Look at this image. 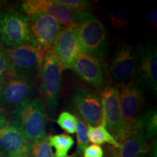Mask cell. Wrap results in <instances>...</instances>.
Segmentation results:
<instances>
[{
  "mask_svg": "<svg viewBox=\"0 0 157 157\" xmlns=\"http://www.w3.org/2000/svg\"><path fill=\"white\" fill-rule=\"evenodd\" d=\"M75 29L81 52L103 59L108 46L105 25L88 11L80 15Z\"/></svg>",
  "mask_w": 157,
  "mask_h": 157,
  "instance_id": "obj_1",
  "label": "cell"
},
{
  "mask_svg": "<svg viewBox=\"0 0 157 157\" xmlns=\"http://www.w3.org/2000/svg\"><path fill=\"white\" fill-rule=\"evenodd\" d=\"M62 66L52 52L45 56L39 76L40 78V93L45 111L50 117L56 114L58 99L61 90Z\"/></svg>",
  "mask_w": 157,
  "mask_h": 157,
  "instance_id": "obj_2",
  "label": "cell"
},
{
  "mask_svg": "<svg viewBox=\"0 0 157 157\" xmlns=\"http://www.w3.org/2000/svg\"><path fill=\"white\" fill-rule=\"evenodd\" d=\"M11 114L27 140L31 143L46 135V111L42 100L33 98L19 105Z\"/></svg>",
  "mask_w": 157,
  "mask_h": 157,
  "instance_id": "obj_3",
  "label": "cell"
},
{
  "mask_svg": "<svg viewBox=\"0 0 157 157\" xmlns=\"http://www.w3.org/2000/svg\"><path fill=\"white\" fill-rule=\"evenodd\" d=\"M67 109L87 125L105 127L101 97L90 88L76 87L68 98Z\"/></svg>",
  "mask_w": 157,
  "mask_h": 157,
  "instance_id": "obj_4",
  "label": "cell"
},
{
  "mask_svg": "<svg viewBox=\"0 0 157 157\" xmlns=\"http://www.w3.org/2000/svg\"><path fill=\"white\" fill-rule=\"evenodd\" d=\"M34 77L13 72L3 78L0 92V109L12 113L19 105L33 99L36 84Z\"/></svg>",
  "mask_w": 157,
  "mask_h": 157,
  "instance_id": "obj_5",
  "label": "cell"
},
{
  "mask_svg": "<svg viewBox=\"0 0 157 157\" xmlns=\"http://www.w3.org/2000/svg\"><path fill=\"white\" fill-rule=\"evenodd\" d=\"M0 42L6 48L34 44L29 17L15 10H5L0 14Z\"/></svg>",
  "mask_w": 157,
  "mask_h": 157,
  "instance_id": "obj_6",
  "label": "cell"
},
{
  "mask_svg": "<svg viewBox=\"0 0 157 157\" xmlns=\"http://www.w3.org/2000/svg\"><path fill=\"white\" fill-rule=\"evenodd\" d=\"M144 92L133 80L119 86V101L125 138L129 133L136 129L137 124L145 112L143 111Z\"/></svg>",
  "mask_w": 157,
  "mask_h": 157,
  "instance_id": "obj_7",
  "label": "cell"
},
{
  "mask_svg": "<svg viewBox=\"0 0 157 157\" xmlns=\"http://www.w3.org/2000/svg\"><path fill=\"white\" fill-rule=\"evenodd\" d=\"M6 50L13 72L34 78L39 76L43 60L48 53L34 43L6 48Z\"/></svg>",
  "mask_w": 157,
  "mask_h": 157,
  "instance_id": "obj_8",
  "label": "cell"
},
{
  "mask_svg": "<svg viewBox=\"0 0 157 157\" xmlns=\"http://www.w3.org/2000/svg\"><path fill=\"white\" fill-rule=\"evenodd\" d=\"M140 47L124 44L116 50L110 63L109 76L111 82L119 86L134 79L140 58Z\"/></svg>",
  "mask_w": 157,
  "mask_h": 157,
  "instance_id": "obj_9",
  "label": "cell"
},
{
  "mask_svg": "<svg viewBox=\"0 0 157 157\" xmlns=\"http://www.w3.org/2000/svg\"><path fill=\"white\" fill-rule=\"evenodd\" d=\"M101 99L107 130L120 144L124 140V123L121 117L119 87L111 82L105 84L102 89Z\"/></svg>",
  "mask_w": 157,
  "mask_h": 157,
  "instance_id": "obj_10",
  "label": "cell"
},
{
  "mask_svg": "<svg viewBox=\"0 0 157 157\" xmlns=\"http://www.w3.org/2000/svg\"><path fill=\"white\" fill-rule=\"evenodd\" d=\"M21 8L27 17L45 14L54 18L63 28H76L80 15L56 0H25Z\"/></svg>",
  "mask_w": 157,
  "mask_h": 157,
  "instance_id": "obj_11",
  "label": "cell"
},
{
  "mask_svg": "<svg viewBox=\"0 0 157 157\" xmlns=\"http://www.w3.org/2000/svg\"><path fill=\"white\" fill-rule=\"evenodd\" d=\"M140 58L134 81L144 90H149L154 96L157 93V52L154 45L140 46Z\"/></svg>",
  "mask_w": 157,
  "mask_h": 157,
  "instance_id": "obj_12",
  "label": "cell"
},
{
  "mask_svg": "<svg viewBox=\"0 0 157 157\" xmlns=\"http://www.w3.org/2000/svg\"><path fill=\"white\" fill-rule=\"evenodd\" d=\"M28 17L34 44L46 52H50L63 27L48 15L37 14Z\"/></svg>",
  "mask_w": 157,
  "mask_h": 157,
  "instance_id": "obj_13",
  "label": "cell"
},
{
  "mask_svg": "<svg viewBox=\"0 0 157 157\" xmlns=\"http://www.w3.org/2000/svg\"><path fill=\"white\" fill-rule=\"evenodd\" d=\"M30 143L15 121L0 128V157L29 155Z\"/></svg>",
  "mask_w": 157,
  "mask_h": 157,
  "instance_id": "obj_14",
  "label": "cell"
},
{
  "mask_svg": "<svg viewBox=\"0 0 157 157\" xmlns=\"http://www.w3.org/2000/svg\"><path fill=\"white\" fill-rule=\"evenodd\" d=\"M50 52L63 69H71L76 58L81 52L75 28H63Z\"/></svg>",
  "mask_w": 157,
  "mask_h": 157,
  "instance_id": "obj_15",
  "label": "cell"
},
{
  "mask_svg": "<svg viewBox=\"0 0 157 157\" xmlns=\"http://www.w3.org/2000/svg\"><path fill=\"white\" fill-rule=\"evenodd\" d=\"M71 69L86 83L100 87L105 76L103 59L81 52L76 57Z\"/></svg>",
  "mask_w": 157,
  "mask_h": 157,
  "instance_id": "obj_16",
  "label": "cell"
},
{
  "mask_svg": "<svg viewBox=\"0 0 157 157\" xmlns=\"http://www.w3.org/2000/svg\"><path fill=\"white\" fill-rule=\"evenodd\" d=\"M151 141L143 129H135L127 135L118 148L113 146L110 149L109 157H144L154 145Z\"/></svg>",
  "mask_w": 157,
  "mask_h": 157,
  "instance_id": "obj_17",
  "label": "cell"
},
{
  "mask_svg": "<svg viewBox=\"0 0 157 157\" xmlns=\"http://www.w3.org/2000/svg\"><path fill=\"white\" fill-rule=\"evenodd\" d=\"M87 135L89 141L95 145L110 144L111 146L118 148L119 144L114 139L111 133L107 130L106 127L100 125L93 127L88 125Z\"/></svg>",
  "mask_w": 157,
  "mask_h": 157,
  "instance_id": "obj_18",
  "label": "cell"
},
{
  "mask_svg": "<svg viewBox=\"0 0 157 157\" xmlns=\"http://www.w3.org/2000/svg\"><path fill=\"white\" fill-rule=\"evenodd\" d=\"M143 129L149 140H154L157 130V113L156 108L145 111L139 119L136 129Z\"/></svg>",
  "mask_w": 157,
  "mask_h": 157,
  "instance_id": "obj_19",
  "label": "cell"
},
{
  "mask_svg": "<svg viewBox=\"0 0 157 157\" xmlns=\"http://www.w3.org/2000/svg\"><path fill=\"white\" fill-rule=\"evenodd\" d=\"M48 141L51 147L56 148L54 157H66L74 145V140L70 135L58 134L50 135Z\"/></svg>",
  "mask_w": 157,
  "mask_h": 157,
  "instance_id": "obj_20",
  "label": "cell"
},
{
  "mask_svg": "<svg viewBox=\"0 0 157 157\" xmlns=\"http://www.w3.org/2000/svg\"><path fill=\"white\" fill-rule=\"evenodd\" d=\"M132 13L127 8L121 7H113L109 10V18L113 28L122 29L130 21Z\"/></svg>",
  "mask_w": 157,
  "mask_h": 157,
  "instance_id": "obj_21",
  "label": "cell"
},
{
  "mask_svg": "<svg viewBox=\"0 0 157 157\" xmlns=\"http://www.w3.org/2000/svg\"><path fill=\"white\" fill-rule=\"evenodd\" d=\"M29 157H54L52 147L49 143L47 135L30 143Z\"/></svg>",
  "mask_w": 157,
  "mask_h": 157,
  "instance_id": "obj_22",
  "label": "cell"
},
{
  "mask_svg": "<svg viewBox=\"0 0 157 157\" xmlns=\"http://www.w3.org/2000/svg\"><path fill=\"white\" fill-rule=\"evenodd\" d=\"M88 125L84 121L76 117V152L79 156H82L84 150L89 144V139L87 135Z\"/></svg>",
  "mask_w": 157,
  "mask_h": 157,
  "instance_id": "obj_23",
  "label": "cell"
},
{
  "mask_svg": "<svg viewBox=\"0 0 157 157\" xmlns=\"http://www.w3.org/2000/svg\"><path fill=\"white\" fill-rule=\"evenodd\" d=\"M56 123L64 132L74 134L76 129V117L69 111H63L58 116Z\"/></svg>",
  "mask_w": 157,
  "mask_h": 157,
  "instance_id": "obj_24",
  "label": "cell"
},
{
  "mask_svg": "<svg viewBox=\"0 0 157 157\" xmlns=\"http://www.w3.org/2000/svg\"><path fill=\"white\" fill-rule=\"evenodd\" d=\"M57 2L69 7L72 10L81 15L90 11V2L84 0H56Z\"/></svg>",
  "mask_w": 157,
  "mask_h": 157,
  "instance_id": "obj_25",
  "label": "cell"
},
{
  "mask_svg": "<svg viewBox=\"0 0 157 157\" xmlns=\"http://www.w3.org/2000/svg\"><path fill=\"white\" fill-rule=\"evenodd\" d=\"M13 72L6 48L0 44V78H4Z\"/></svg>",
  "mask_w": 157,
  "mask_h": 157,
  "instance_id": "obj_26",
  "label": "cell"
},
{
  "mask_svg": "<svg viewBox=\"0 0 157 157\" xmlns=\"http://www.w3.org/2000/svg\"><path fill=\"white\" fill-rule=\"evenodd\" d=\"M83 157H103V149L98 145H90L86 147L83 153Z\"/></svg>",
  "mask_w": 157,
  "mask_h": 157,
  "instance_id": "obj_27",
  "label": "cell"
},
{
  "mask_svg": "<svg viewBox=\"0 0 157 157\" xmlns=\"http://www.w3.org/2000/svg\"><path fill=\"white\" fill-rule=\"evenodd\" d=\"M147 18L149 23L151 25L153 29H156L157 28V10L156 9L152 10L148 13V15H147Z\"/></svg>",
  "mask_w": 157,
  "mask_h": 157,
  "instance_id": "obj_28",
  "label": "cell"
},
{
  "mask_svg": "<svg viewBox=\"0 0 157 157\" xmlns=\"http://www.w3.org/2000/svg\"><path fill=\"white\" fill-rule=\"evenodd\" d=\"M7 122H8V121H7L5 113L0 109V128H2L3 126H5Z\"/></svg>",
  "mask_w": 157,
  "mask_h": 157,
  "instance_id": "obj_29",
  "label": "cell"
},
{
  "mask_svg": "<svg viewBox=\"0 0 157 157\" xmlns=\"http://www.w3.org/2000/svg\"><path fill=\"white\" fill-rule=\"evenodd\" d=\"M148 155V154H147ZM147 155L144 157H156V143L153 146L151 150L150 151V152L148 153V156H147Z\"/></svg>",
  "mask_w": 157,
  "mask_h": 157,
  "instance_id": "obj_30",
  "label": "cell"
},
{
  "mask_svg": "<svg viewBox=\"0 0 157 157\" xmlns=\"http://www.w3.org/2000/svg\"><path fill=\"white\" fill-rule=\"evenodd\" d=\"M7 5V2L6 1H0V14L6 10V6Z\"/></svg>",
  "mask_w": 157,
  "mask_h": 157,
  "instance_id": "obj_31",
  "label": "cell"
},
{
  "mask_svg": "<svg viewBox=\"0 0 157 157\" xmlns=\"http://www.w3.org/2000/svg\"><path fill=\"white\" fill-rule=\"evenodd\" d=\"M66 157H82L81 156H79V155H78L77 154H71V155H70V156H66Z\"/></svg>",
  "mask_w": 157,
  "mask_h": 157,
  "instance_id": "obj_32",
  "label": "cell"
},
{
  "mask_svg": "<svg viewBox=\"0 0 157 157\" xmlns=\"http://www.w3.org/2000/svg\"><path fill=\"white\" fill-rule=\"evenodd\" d=\"M9 157H29V155H18V156H13Z\"/></svg>",
  "mask_w": 157,
  "mask_h": 157,
  "instance_id": "obj_33",
  "label": "cell"
},
{
  "mask_svg": "<svg viewBox=\"0 0 157 157\" xmlns=\"http://www.w3.org/2000/svg\"><path fill=\"white\" fill-rule=\"evenodd\" d=\"M2 84H3V78H0V92H1L2 87Z\"/></svg>",
  "mask_w": 157,
  "mask_h": 157,
  "instance_id": "obj_34",
  "label": "cell"
}]
</instances>
